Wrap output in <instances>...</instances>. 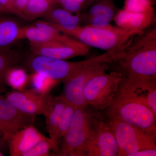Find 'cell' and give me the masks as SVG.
I'll list each match as a JSON object with an SVG mask.
<instances>
[{
    "instance_id": "cell-1",
    "label": "cell",
    "mask_w": 156,
    "mask_h": 156,
    "mask_svg": "<svg viewBox=\"0 0 156 156\" xmlns=\"http://www.w3.org/2000/svg\"><path fill=\"white\" fill-rule=\"evenodd\" d=\"M117 52L114 62L127 80L156 79V29H154L132 46Z\"/></svg>"
},
{
    "instance_id": "cell-2",
    "label": "cell",
    "mask_w": 156,
    "mask_h": 156,
    "mask_svg": "<svg viewBox=\"0 0 156 156\" xmlns=\"http://www.w3.org/2000/svg\"><path fill=\"white\" fill-rule=\"evenodd\" d=\"M49 23L60 32L75 38L88 47L106 51L124 48L132 37L143 33L141 31L126 30L111 25L106 28L87 25L79 26L73 29H66Z\"/></svg>"
},
{
    "instance_id": "cell-3",
    "label": "cell",
    "mask_w": 156,
    "mask_h": 156,
    "mask_svg": "<svg viewBox=\"0 0 156 156\" xmlns=\"http://www.w3.org/2000/svg\"><path fill=\"white\" fill-rule=\"evenodd\" d=\"M87 107L76 108L66 134L59 144L58 156H83L84 148L95 132L98 121Z\"/></svg>"
},
{
    "instance_id": "cell-4",
    "label": "cell",
    "mask_w": 156,
    "mask_h": 156,
    "mask_svg": "<svg viewBox=\"0 0 156 156\" xmlns=\"http://www.w3.org/2000/svg\"><path fill=\"white\" fill-rule=\"evenodd\" d=\"M109 119H116L143 131L156 134V115L147 105L117 94L107 109Z\"/></svg>"
},
{
    "instance_id": "cell-5",
    "label": "cell",
    "mask_w": 156,
    "mask_h": 156,
    "mask_svg": "<svg viewBox=\"0 0 156 156\" xmlns=\"http://www.w3.org/2000/svg\"><path fill=\"white\" fill-rule=\"evenodd\" d=\"M117 50L106 51L98 55L95 61L85 66L79 73L64 83L62 94L60 95L66 101L76 108L87 106L83 95L85 84L94 76L106 72L108 63L114 62Z\"/></svg>"
},
{
    "instance_id": "cell-6",
    "label": "cell",
    "mask_w": 156,
    "mask_h": 156,
    "mask_svg": "<svg viewBox=\"0 0 156 156\" xmlns=\"http://www.w3.org/2000/svg\"><path fill=\"white\" fill-rule=\"evenodd\" d=\"M123 80L121 73L106 72L94 76L84 86L83 95L87 106L102 111L111 105Z\"/></svg>"
},
{
    "instance_id": "cell-7",
    "label": "cell",
    "mask_w": 156,
    "mask_h": 156,
    "mask_svg": "<svg viewBox=\"0 0 156 156\" xmlns=\"http://www.w3.org/2000/svg\"><path fill=\"white\" fill-rule=\"evenodd\" d=\"M107 123L117 142L118 156H131L141 150L156 149V134L116 119H109Z\"/></svg>"
},
{
    "instance_id": "cell-8",
    "label": "cell",
    "mask_w": 156,
    "mask_h": 156,
    "mask_svg": "<svg viewBox=\"0 0 156 156\" xmlns=\"http://www.w3.org/2000/svg\"><path fill=\"white\" fill-rule=\"evenodd\" d=\"M98 56L78 62H68L34 54L28 60L33 73H37L58 81L66 82L85 66L97 59Z\"/></svg>"
},
{
    "instance_id": "cell-9",
    "label": "cell",
    "mask_w": 156,
    "mask_h": 156,
    "mask_svg": "<svg viewBox=\"0 0 156 156\" xmlns=\"http://www.w3.org/2000/svg\"><path fill=\"white\" fill-rule=\"evenodd\" d=\"M53 97L50 94H41L32 89H24L9 92L5 98L23 113L35 117L38 115L45 117L52 105Z\"/></svg>"
},
{
    "instance_id": "cell-10",
    "label": "cell",
    "mask_w": 156,
    "mask_h": 156,
    "mask_svg": "<svg viewBox=\"0 0 156 156\" xmlns=\"http://www.w3.org/2000/svg\"><path fill=\"white\" fill-rule=\"evenodd\" d=\"M35 118L20 112L0 96V135L3 141L8 143L17 131L34 125Z\"/></svg>"
},
{
    "instance_id": "cell-11",
    "label": "cell",
    "mask_w": 156,
    "mask_h": 156,
    "mask_svg": "<svg viewBox=\"0 0 156 156\" xmlns=\"http://www.w3.org/2000/svg\"><path fill=\"white\" fill-rule=\"evenodd\" d=\"M119 148L107 123L98 121L95 132L84 148L83 156H118Z\"/></svg>"
},
{
    "instance_id": "cell-12",
    "label": "cell",
    "mask_w": 156,
    "mask_h": 156,
    "mask_svg": "<svg viewBox=\"0 0 156 156\" xmlns=\"http://www.w3.org/2000/svg\"><path fill=\"white\" fill-rule=\"evenodd\" d=\"M30 46L35 55L62 60L87 55L90 50V47L81 42L76 44H69L56 41L30 42Z\"/></svg>"
},
{
    "instance_id": "cell-13",
    "label": "cell",
    "mask_w": 156,
    "mask_h": 156,
    "mask_svg": "<svg viewBox=\"0 0 156 156\" xmlns=\"http://www.w3.org/2000/svg\"><path fill=\"white\" fill-rule=\"evenodd\" d=\"M156 79L127 80L117 94L140 101L156 115Z\"/></svg>"
},
{
    "instance_id": "cell-14",
    "label": "cell",
    "mask_w": 156,
    "mask_h": 156,
    "mask_svg": "<svg viewBox=\"0 0 156 156\" xmlns=\"http://www.w3.org/2000/svg\"><path fill=\"white\" fill-rule=\"evenodd\" d=\"M51 140L30 125L17 131L8 142L11 156H22L40 141Z\"/></svg>"
},
{
    "instance_id": "cell-15",
    "label": "cell",
    "mask_w": 156,
    "mask_h": 156,
    "mask_svg": "<svg viewBox=\"0 0 156 156\" xmlns=\"http://www.w3.org/2000/svg\"><path fill=\"white\" fill-rule=\"evenodd\" d=\"M154 16V11L135 13L122 9L117 12L114 20L118 27L143 31L151 25Z\"/></svg>"
},
{
    "instance_id": "cell-16",
    "label": "cell",
    "mask_w": 156,
    "mask_h": 156,
    "mask_svg": "<svg viewBox=\"0 0 156 156\" xmlns=\"http://www.w3.org/2000/svg\"><path fill=\"white\" fill-rule=\"evenodd\" d=\"M21 27L8 15L0 16V50L11 48L20 39Z\"/></svg>"
},
{
    "instance_id": "cell-17",
    "label": "cell",
    "mask_w": 156,
    "mask_h": 156,
    "mask_svg": "<svg viewBox=\"0 0 156 156\" xmlns=\"http://www.w3.org/2000/svg\"><path fill=\"white\" fill-rule=\"evenodd\" d=\"M51 23L66 29H73L80 26L82 17L80 15H73L72 12L64 9L52 8L44 16Z\"/></svg>"
},
{
    "instance_id": "cell-18",
    "label": "cell",
    "mask_w": 156,
    "mask_h": 156,
    "mask_svg": "<svg viewBox=\"0 0 156 156\" xmlns=\"http://www.w3.org/2000/svg\"><path fill=\"white\" fill-rule=\"evenodd\" d=\"M66 101L59 95L53 97L52 105L45 116L47 131L50 140L53 138L64 111Z\"/></svg>"
},
{
    "instance_id": "cell-19",
    "label": "cell",
    "mask_w": 156,
    "mask_h": 156,
    "mask_svg": "<svg viewBox=\"0 0 156 156\" xmlns=\"http://www.w3.org/2000/svg\"><path fill=\"white\" fill-rule=\"evenodd\" d=\"M76 108V107L66 101L60 122L58 123L54 136L51 139L55 149L54 153L55 154L58 152V147L62 139L68 130Z\"/></svg>"
},
{
    "instance_id": "cell-20",
    "label": "cell",
    "mask_w": 156,
    "mask_h": 156,
    "mask_svg": "<svg viewBox=\"0 0 156 156\" xmlns=\"http://www.w3.org/2000/svg\"><path fill=\"white\" fill-rule=\"evenodd\" d=\"M56 4L53 0H28L23 12L24 19L31 21L44 17Z\"/></svg>"
},
{
    "instance_id": "cell-21",
    "label": "cell",
    "mask_w": 156,
    "mask_h": 156,
    "mask_svg": "<svg viewBox=\"0 0 156 156\" xmlns=\"http://www.w3.org/2000/svg\"><path fill=\"white\" fill-rule=\"evenodd\" d=\"M117 12L112 0H96L91 5L85 18L97 17L111 22Z\"/></svg>"
},
{
    "instance_id": "cell-22",
    "label": "cell",
    "mask_w": 156,
    "mask_h": 156,
    "mask_svg": "<svg viewBox=\"0 0 156 156\" xmlns=\"http://www.w3.org/2000/svg\"><path fill=\"white\" fill-rule=\"evenodd\" d=\"M22 58V53L12 48L0 50V86H5V77L7 71L16 66Z\"/></svg>"
},
{
    "instance_id": "cell-23",
    "label": "cell",
    "mask_w": 156,
    "mask_h": 156,
    "mask_svg": "<svg viewBox=\"0 0 156 156\" xmlns=\"http://www.w3.org/2000/svg\"><path fill=\"white\" fill-rule=\"evenodd\" d=\"M29 76L21 68L16 66L9 69L5 77V84L15 90L24 89L29 83Z\"/></svg>"
},
{
    "instance_id": "cell-24",
    "label": "cell",
    "mask_w": 156,
    "mask_h": 156,
    "mask_svg": "<svg viewBox=\"0 0 156 156\" xmlns=\"http://www.w3.org/2000/svg\"><path fill=\"white\" fill-rule=\"evenodd\" d=\"M29 82L31 89L43 94H50L58 81L37 73H33L29 76Z\"/></svg>"
},
{
    "instance_id": "cell-25",
    "label": "cell",
    "mask_w": 156,
    "mask_h": 156,
    "mask_svg": "<svg viewBox=\"0 0 156 156\" xmlns=\"http://www.w3.org/2000/svg\"><path fill=\"white\" fill-rule=\"evenodd\" d=\"M20 39H27L31 43H42L51 41L50 37L34 24L21 27Z\"/></svg>"
},
{
    "instance_id": "cell-26",
    "label": "cell",
    "mask_w": 156,
    "mask_h": 156,
    "mask_svg": "<svg viewBox=\"0 0 156 156\" xmlns=\"http://www.w3.org/2000/svg\"><path fill=\"white\" fill-rule=\"evenodd\" d=\"M123 9L135 13L154 11L152 0H126Z\"/></svg>"
},
{
    "instance_id": "cell-27",
    "label": "cell",
    "mask_w": 156,
    "mask_h": 156,
    "mask_svg": "<svg viewBox=\"0 0 156 156\" xmlns=\"http://www.w3.org/2000/svg\"><path fill=\"white\" fill-rule=\"evenodd\" d=\"M55 149L51 140H44L40 141L29 150L23 154L22 156H48L50 155V151Z\"/></svg>"
},
{
    "instance_id": "cell-28",
    "label": "cell",
    "mask_w": 156,
    "mask_h": 156,
    "mask_svg": "<svg viewBox=\"0 0 156 156\" xmlns=\"http://www.w3.org/2000/svg\"><path fill=\"white\" fill-rule=\"evenodd\" d=\"M84 0H57L63 9L72 12H77L83 9Z\"/></svg>"
},
{
    "instance_id": "cell-29",
    "label": "cell",
    "mask_w": 156,
    "mask_h": 156,
    "mask_svg": "<svg viewBox=\"0 0 156 156\" xmlns=\"http://www.w3.org/2000/svg\"><path fill=\"white\" fill-rule=\"evenodd\" d=\"M11 14L20 17L14 6V0H0V16Z\"/></svg>"
},
{
    "instance_id": "cell-30",
    "label": "cell",
    "mask_w": 156,
    "mask_h": 156,
    "mask_svg": "<svg viewBox=\"0 0 156 156\" xmlns=\"http://www.w3.org/2000/svg\"><path fill=\"white\" fill-rule=\"evenodd\" d=\"M28 0H14L15 9L18 11L20 17L24 19L23 12Z\"/></svg>"
},
{
    "instance_id": "cell-31",
    "label": "cell",
    "mask_w": 156,
    "mask_h": 156,
    "mask_svg": "<svg viewBox=\"0 0 156 156\" xmlns=\"http://www.w3.org/2000/svg\"><path fill=\"white\" fill-rule=\"evenodd\" d=\"M156 149H145L138 151L131 156H156Z\"/></svg>"
},
{
    "instance_id": "cell-32",
    "label": "cell",
    "mask_w": 156,
    "mask_h": 156,
    "mask_svg": "<svg viewBox=\"0 0 156 156\" xmlns=\"http://www.w3.org/2000/svg\"><path fill=\"white\" fill-rule=\"evenodd\" d=\"M96 0H84L83 9H87Z\"/></svg>"
},
{
    "instance_id": "cell-33",
    "label": "cell",
    "mask_w": 156,
    "mask_h": 156,
    "mask_svg": "<svg viewBox=\"0 0 156 156\" xmlns=\"http://www.w3.org/2000/svg\"><path fill=\"white\" fill-rule=\"evenodd\" d=\"M5 86H0V96H1V93L5 91Z\"/></svg>"
},
{
    "instance_id": "cell-34",
    "label": "cell",
    "mask_w": 156,
    "mask_h": 156,
    "mask_svg": "<svg viewBox=\"0 0 156 156\" xmlns=\"http://www.w3.org/2000/svg\"><path fill=\"white\" fill-rule=\"evenodd\" d=\"M3 141L2 138L0 137V148H1V147H2V142Z\"/></svg>"
},
{
    "instance_id": "cell-35",
    "label": "cell",
    "mask_w": 156,
    "mask_h": 156,
    "mask_svg": "<svg viewBox=\"0 0 156 156\" xmlns=\"http://www.w3.org/2000/svg\"><path fill=\"white\" fill-rule=\"evenodd\" d=\"M3 155H4V154H3L2 153V152L0 151V156H2Z\"/></svg>"
},
{
    "instance_id": "cell-36",
    "label": "cell",
    "mask_w": 156,
    "mask_h": 156,
    "mask_svg": "<svg viewBox=\"0 0 156 156\" xmlns=\"http://www.w3.org/2000/svg\"><path fill=\"white\" fill-rule=\"evenodd\" d=\"M53 1H55L56 2V3H57V0H53Z\"/></svg>"
}]
</instances>
